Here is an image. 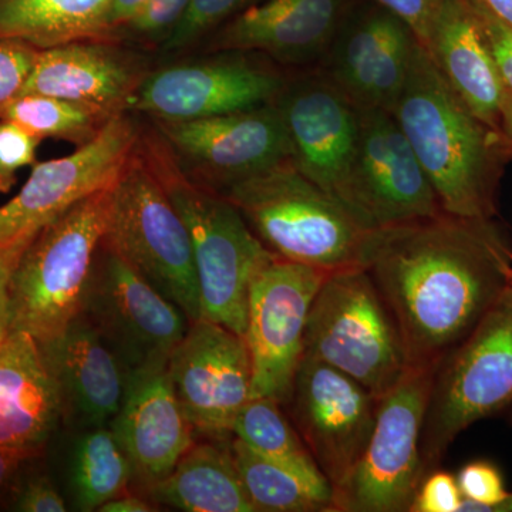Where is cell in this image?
Segmentation results:
<instances>
[{
  "mask_svg": "<svg viewBox=\"0 0 512 512\" xmlns=\"http://www.w3.org/2000/svg\"><path fill=\"white\" fill-rule=\"evenodd\" d=\"M143 77L123 50L99 40H80L40 50L22 94H43L124 113Z\"/></svg>",
  "mask_w": 512,
  "mask_h": 512,
  "instance_id": "cell-23",
  "label": "cell"
},
{
  "mask_svg": "<svg viewBox=\"0 0 512 512\" xmlns=\"http://www.w3.org/2000/svg\"><path fill=\"white\" fill-rule=\"evenodd\" d=\"M272 254L330 274L362 266L370 231L291 160L224 192Z\"/></svg>",
  "mask_w": 512,
  "mask_h": 512,
  "instance_id": "cell-4",
  "label": "cell"
},
{
  "mask_svg": "<svg viewBox=\"0 0 512 512\" xmlns=\"http://www.w3.org/2000/svg\"><path fill=\"white\" fill-rule=\"evenodd\" d=\"M111 0H0V39L37 49L111 36Z\"/></svg>",
  "mask_w": 512,
  "mask_h": 512,
  "instance_id": "cell-27",
  "label": "cell"
},
{
  "mask_svg": "<svg viewBox=\"0 0 512 512\" xmlns=\"http://www.w3.org/2000/svg\"><path fill=\"white\" fill-rule=\"evenodd\" d=\"M416 43L412 30L393 13H373L335 47L329 80L357 109L392 113Z\"/></svg>",
  "mask_w": 512,
  "mask_h": 512,
  "instance_id": "cell-20",
  "label": "cell"
},
{
  "mask_svg": "<svg viewBox=\"0 0 512 512\" xmlns=\"http://www.w3.org/2000/svg\"><path fill=\"white\" fill-rule=\"evenodd\" d=\"M40 49L16 39H0V113L22 94Z\"/></svg>",
  "mask_w": 512,
  "mask_h": 512,
  "instance_id": "cell-35",
  "label": "cell"
},
{
  "mask_svg": "<svg viewBox=\"0 0 512 512\" xmlns=\"http://www.w3.org/2000/svg\"><path fill=\"white\" fill-rule=\"evenodd\" d=\"M426 50L454 92L498 131L508 92L470 0H441Z\"/></svg>",
  "mask_w": 512,
  "mask_h": 512,
  "instance_id": "cell-24",
  "label": "cell"
},
{
  "mask_svg": "<svg viewBox=\"0 0 512 512\" xmlns=\"http://www.w3.org/2000/svg\"><path fill=\"white\" fill-rule=\"evenodd\" d=\"M40 231L26 232L19 237L0 241V302L8 301V288L10 278L18 266L20 258L32 244L33 239Z\"/></svg>",
  "mask_w": 512,
  "mask_h": 512,
  "instance_id": "cell-42",
  "label": "cell"
},
{
  "mask_svg": "<svg viewBox=\"0 0 512 512\" xmlns=\"http://www.w3.org/2000/svg\"><path fill=\"white\" fill-rule=\"evenodd\" d=\"M392 114L443 211L494 220L504 164L510 160L503 137L454 92L419 42Z\"/></svg>",
  "mask_w": 512,
  "mask_h": 512,
  "instance_id": "cell-2",
  "label": "cell"
},
{
  "mask_svg": "<svg viewBox=\"0 0 512 512\" xmlns=\"http://www.w3.org/2000/svg\"><path fill=\"white\" fill-rule=\"evenodd\" d=\"M281 77L244 59L180 63L147 74L127 110L157 121H188L255 109L284 90Z\"/></svg>",
  "mask_w": 512,
  "mask_h": 512,
  "instance_id": "cell-17",
  "label": "cell"
},
{
  "mask_svg": "<svg viewBox=\"0 0 512 512\" xmlns=\"http://www.w3.org/2000/svg\"><path fill=\"white\" fill-rule=\"evenodd\" d=\"M116 114L79 101L20 94L0 113V119L13 121L40 141L53 138L82 147L99 136Z\"/></svg>",
  "mask_w": 512,
  "mask_h": 512,
  "instance_id": "cell-31",
  "label": "cell"
},
{
  "mask_svg": "<svg viewBox=\"0 0 512 512\" xmlns=\"http://www.w3.org/2000/svg\"><path fill=\"white\" fill-rule=\"evenodd\" d=\"M109 426L130 461L133 480L147 491L170 476L197 437L175 396L167 365L130 373L123 406Z\"/></svg>",
  "mask_w": 512,
  "mask_h": 512,
  "instance_id": "cell-19",
  "label": "cell"
},
{
  "mask_svg": "<svg viewBox=\"0 0 512 512\" xmlns=\"http://www.w3.org/2000/svg\"><path fill=\"white\" fill-rule=\"evenodd\" d=\"M45 447H19L0 444V505L12 503L23 468L42 457Z\"/></svg>",
  "mask_w": 512,
  "mask_h": 512,
  "instance_id": "cell-41",
  "label": "cell"
},
{
  "mask_svg": "<svg viewBox=\"0 0 512 512\" xmlns=\"http://www.w3.org/2000/svg\"><path fill=\"white\" fill-rule=\"evenodd\" d=\"M275 104L288 131L293 165L352 214L350 178L359 109L335 84L322 79L284 87Z\"/></svg>",
  "mask_w": 512,
  "mask_h": 512,
  "instance_id": "cell-18",
  "label": "cell"
},
{
  "mask_svg": "<svg viewBox=\"0 0 512 512\" xmlns=\"http://www.w3.org/2000/svg\"><path fill=\"white\" fill-rule=\"evenodd\" d=\"M110 202L111 187L40 229L10 278L9 329L29 333L45 346L80 315L109 224Z\"/></svg>",
  "mask_w": 512,
  "mask_h": 512,
  "instance_id": "cell-5",
  "label": "cell"
},
{
  "mask_svg": "<svg viewBox=\"0 0 512 512\" xmlns=\"http://www.w3.org/2000/svg\"><path fill=\"white\" fill-rule=\"evenodd\" d=\"M376 2L387 12L393 13L406 23L417 42L427 49L441 0H376Z\"/></svg>",
  "mask_w": 512,
  "mask_h": 512,
  "instance_id": "cell-40",
  "label": "cell"
},
{
  "mask_svg": "<svg viewBox=\"0 0 512 512\" xmlns=\"http://www.w3.org/2000/svg\"><path fill=\"white\" fill-rule=\"evenodd\" d=\"M457 483L464 497L458 512H487L508 494L500 470L490 461L466 464L458 473Z\"/></svg>",
  "mask_w": 512,
  "mask_h": 512,
  "instance_id": "cell-33",
  "label": "cell"
},
{
  "mask_svg": "<svg viewBox=\"0 0 512 512\" xmlns=\"http://www.w3.org/2000/svg\"><path fill=\"white\" fill-rule=\"evenodd\" d=\"M9 330V302H0V338Z\"/></svg>",
  "mask_w": 512,
  "mask_h": 512,
  "instance_id": "cell-47",
  "label": "cell"
},
{
  "mask_svg": "<svg viewBox=\"0 0 512 512\" xmlns=\"http://www.w3.org/2000/svg\"><path fill=\"white\" fill-rule=\"evenodd\" d=\"M232 436L256 454L286 468L320 493L332 495V485L320 473L284 406L269 397L251 399L237 414Z\"/></svg>",
  "mask_w": 512,
  "mask_h": 512,
  "instance_id": "cell-28",
  "label": "cell"
},
{
  "mask_svg": "<svg viewBox=\"0 0 512 512\" xmlns=\"http://www.w3.org/2000/svg\"><path fill=\"white\" fill-rule=\"evenodd\" d=\"M150 0H111L109 10V28L111 35L113 30L121 28L126 25L128 20L133 18L134 15L143 8L144 5Z\"/></svg>",
  "mask_w": 512,
  "mask_h": 512,
  "instance_id": "cell-43",
  "label": "cell"
},
{
  "mask_svg": "<svg viewBox=\"0 0 512 512\" xmlns=\"http://www.w3.org/2000/svg\"><path fill=\"white\" fill-rule=\"evenodd\" d=\"M140 148L190 232L201 319L245 336L252 281L276 255L227 197L184 173L163 140H140Z\"/></svg>",
  "mask_w": 512,
  "mask_h": 512,
  "instance_id": "cell-3",
  "label": "cell"
},
{
  "mask_svg": "<svg viewBox=\"0 0 512 512\" xmlns=\"http://www.w3.org/2000/svg\"><path fill=\"white\" fill-rule=\"evenodd\" d=\"M248 0H190L187 12L164 42L165 52H178L197 42Z\"/></svg>",
  "mask_w": 512,
  "mask_h": 512,
  "instance_id": "cell-32",
  "label": "cell"
},
{
  "mask_svg": "<svg viewBox=\"0 0 512 512\" xmlns=\"http://www.w3.org/2000/svg\"><path fill=\"white\" fill-rule=\"evenodd\" d=\"M42 349L59 384L64 416L72 414L84 427L110 424L123 406L130 373L82 313Z\"/></svg>",
  "mask_w": 512,
  "mask_h": 512,
  "instance_id": "cell-21",
  "label": "cell"
},
{
  "mask_svg": "<svg viewBox=\"0 0 512 512\" xmlns=\"http://www.w3.org/2000/svg\"><path fill=\"white\" fill-rule=\"evenodd\" d=\"M232 439H195L170 476L148 491L151 501L187 512H256L235 466Z\"/></svg>",
  "mask_w": 512,
  "mask_h": 512,
  "instance_id": "cell-26",
  "label": "cell"
},
{
  "mask_svg": "<svg viewBox=\"0 0 512 512\" xmlns=\"http://www.w3.org/2000/svg\"><path fill=\"white\" fill-rule=\"evenodd\" d=\"M463 500L457 477L437 468L424 478L410 512H458Z\"/></svg>",
  "mask_w": 512,
  "mask_h": 512,
  "instance_id": "cell-38",
  "label": "cell"
},
{
  "mask_svg": "<svg viewBox=\"0 0 512 512\" xmlns=\"http://www.w3.org/2000/svg\"><path fill=\"white\" fill-rule=\"evenodd\" d=\"M359 116L350 178L353 217L377 229L441 214L436 191L393 114L369 109Z\"/></svg>",
  "mask_w": 512,
  "mask_h": 512,
  "instance_id": "cell-14",
  "label": "cell"
},
{
  "mask_svg": "<svg viewBox=\"0 0 512 512\" xmlns=\"http://www.w3.org/2000/svg\"><path fill=\"white\" fill-rule=\"evenodd\" d=\"M487 512H512V493H508L503 501L488 508Z\"/></svg>",
  "mask_w": 512,
  "mask_h": 512,
  "instance_id": "cell-48",
  "label": "cell"
},
{
  "mask_svg": "<svg viewBox=\"0 0 512 512\" xmlns=\"http://www.w3.org/2000/svg\"><path fill=\"white\" fill-rule=\"evenodd\" d=\"M232 454L245 493L256 512H336L332 495L320 493L235 437Z\"/></svg>",
  "mask_w": 512,
  "mask_h": 512,
  "instance_id": "cell-30",
  "label": "cell"
},
{
  "mask_svg": "<svg viewBox=\"0 0 512 512\" xmlns=\"http://www.w3.org/2000/svg\"><path fill=\"white\" fill-rule=\"evenodd\" d=\"M154 503H148L147 500L141 498L140 495L128 493L120 495V497L113 498L107 501L106 504L101 505L99 511L101 512H151L156 511Z\"/></svg>",
  "mask_w": 512,
  "mask_h": 512,
  "instance_id": "cell-44",
  "label": "cell"
},
{
  "mask_svg": "<svg viewBox=\"0 0 512 512\" xmlns=\"http://www.w3.org/2000/svg\"><path fill=\"white\" fill-rule=\"evenodd\" d=\"M138 143L133 121L119 113L70 156L33 165L18 195L0 205V241L40 231L77 202L113 187Z\"/></svg>",
  "mask_w": 512,
  "mask_h": 512,
  "instance_id": "cell-15",
  "label": "cell"
},
{
  "mask_svg": "<svg viewBox=\"0 0 512 512\" xmlns=\"http://www.w3.org/2000/svg\"><path fill=\"white\" fill-rule=\"evenodd\" d=\"M512 421V305L507 293L461 345L437 365L421 431L424 478L477 421Z\"/></svg>",
  "mask_w": 512,
  "mask_h": 512,
  "instance_id": "cell-8",
  "label": "cell"
},
{
  "mask_svg": "<svg viewBox=\"0 0 512 512\" xmlns=\"http://www.w3.org/2000/svg\"><path fill=\"white\" fill-rule=\"evenodd\" d=\"M434 370L410 366L399 383L379 397L365 451L335 494L336 512H410L424 480L421 431Z\"/></svg>",
  "mask_w": 512,
  "mask_h": 512,
  "instance_id": "cell-9",
  "label": "cell"
},
{
  "mask_svg": "<svg viewBox=\"0 0 512 512\" xmlns=\"http://www.w3.org/2000/svg\"><path fill=\"white\" fill-rule=\"evenodd\" d=\"M377 403L379 397L352 377L303 357L284 407L335 494L365 451Z\"/></svg>",
  "mask_w": 512,
  "mask_h": 512,
  "instance_id": "cell-13",
  "label": "cell"
},
{
  "mask_svg": "<svg viewBox=\"0 0 512 512\" xmlns=\"http://www.w3.org/2000/svg\"><path fill=\"white\" fill-rule=\"evenodd\" d=\"M303 357L335 367L376 397L407 372L402 333L365 268L339 269L323 279L309 311Z\"/></svg>",
  "mask_w": 512,
  "mask_h": 512,
  "instance_id": "cell-6",
  "label": "cell"
},
{
  "mask_svg": "<svg viewBox=\"0 0 512 512\" xmlns=\"http://www.w3.org/2000/svg\"><path fill=\"white\" fill-rule=\"evenodd\" d=\"M494 15L512 26V0H481Z\"/></svg>",
  "mask_w": 512,
  "mask_h": 512,
  "instance_id": "cell-46",
  "label": "cell"
},
{
  "mask_svg": "<svg viewBox=\"0 0 512 512\" xmlns=\"http://www.w3.org/2000/svg\"><path fill=\"white\" fill-rule=\"evenodd\" d=\"M167 372L195 436L234 437L232 424L252 392L244 336L210 320L192 322L171 353Z\"/></svg>",
  "mask_w": 512,
  "mask_h": 512,
  "instance_id": "cell-16",
  "label": "cell"
},
{
  "mask_svg": "<svg viewBox=\"0 0 512 512\" xmlns=\"http://www.w3.org/2000/svg\"><path fill=\"white\" fill-rule=\"evenodd\" d=\"M157 128L184 173L218 192L291 160L275 101L207 119L158 121Z\"/></svg>",
  "mask_w": 512,
  "mask_h": 512,
  "instance_id": "cell-12",
  "label": "cell"
},
{
  "mask_svg": "<svg viewBox=\"0 0 512 512\" xmlns=\"http://www.w3.org/2000/svg\"><path fill=\"white\" fill-rule=\"evenodd\" d=\"M62 416L59 384L42 346L9 329L0 338V444L45 447Z\"/></svg>",
  "mask_w": 512,
  "mask_h": 512,
  "instance_id": "cell-22",
  "label": "cell"
},
{
  "mask_svg": "<svg viewBox=\"0 0 512 512\" xmlns=\"http://www.w3.org/2000/svg\"><path fill=\"white\" fill-rule=\"evenodd\" d=\"M12 510L20 512L67 511L63 495L47 476H33L19 480L12 498Z\"/></svg>",
  "mask_w": 512,
  "mask_h": 512,
  "instance_id": "cell-39",
  "label": "cell"
},
{
  "mask_svg": "<svg viewBox=\"0 0 512 512\" xmlns=\"http://www.w3.org/2000/svg\"><path fill=\"white\" fill-rule=\"evenodd\" d=\"M0 507H2V505H0Z\"/></svg>",
  "mask_w": 512,
  "mask_h": 512,
  "instance_id": "cell-50",
  "label": "cell"
},
{
  "mask_svg": "<svg viewBox=\"0 0 512 512\" xmlns=\"http://www.w3.org/2000/svg\"><path fill=\"white\" fill-rule=\"evenodd\" d=\"M188 6L190 0H150L121 28L144 39L164 37L165 42L184 18Z\"/></svg>",
  "mask_w": 512,
  "mask_h": 512,
  "instance_id": "cell-36",
  "label": "cell"
},
{
  "mask_svg": "<svg viewBox=\"0 0 512 512\" xmlns=\"http://www.w3.org/2000/svg\"><path fill=\"white\" fill-rule=\"evenodd\" d=\"M40 140L13 121L0 119V194L15 187L20 170L36 164Z\"/></svg>",
  "mask_w": 512,
  "mask_h": 512,
  "instance_id": "cell-34",
  "label": "cell"
},
{
  "mask_svg": "<svg viewBox=\"0 0 512 512\" xmlns=\"http://www.w3.org/2000/svg\"><path fill=\"white\" fill-rule=\"evenodd\" d=\"M340 8L342 0H268L232 20L215 47L259 50L281 62H308L335 35Z\"/></svg>",
  "mask_w": 512,
  "mask_h": 512,
  "instance_id": "cell-25",
  "label": "cell"
},
{
  "mask_svg": "<svg viewBox=\"0 0 512 512\" xmlns=\"http://www.w3.org/2000/svg\"><path fill=\"white\" fill-rule=\"evenodd\" d=\"M133 468L116 434L106 426L86 427L74 444L70 491L76 510L99 511L101 505L128 493Z\"/></svg>",
  "mask_w": 512,
  "mask_h": 512,
  "instance_id": "cell-29",
  "label": "cell"
},
{
  "mask_svg": "<svg viewBox=\"0 0 512 512\" xmlns=\"http://www.w3.org/2000/svg\"><path fill=\"white\" fill-rule=\"evenodd\" d=\"M470 2L476 10L505 89L508 94H512V26L494 15L481 0Z\"/></svg>",
  "mask_w": 512,
  "mask_h": 512,
  "instance_id": "cell-37",
  "label": "cell"
},
{
  "mask_svg": "<svg viewBox=\"0 0 512 512\" xmlns=\"http://www.w3.org/2000/svg\"><path fill=\"white\" fill-rule=\"evenodd\" d=\"M362 268L389 306L410 366L437 367L512 286V249L494 220L441 212L370 231Z\"/></svg>",
  "mask_w": 512,
  "mask_h": 512,
  "instance_id": "cell-1",
  "label": "cell"
},
{
  "mask_svg": "<svg viewBox=\"0 0 512 512\" xmlns=\"http://www.w3.org/2000/svg\"><path fill=\"white\" fill-rule=\"evenodd\" d=\"M104 244L123 258L190 322L201 319V295L190 232L140 143L111 187Z\"/></svg>",
  "mask_w": 512,
  "mask_h": 512,
  "instance_id": "cell-7",
  "label": "cell"
},
{
  "mask_svg": "<svg viewBox=\"0 0 512 512\" xmlns=\"http://www.w3.org/2000/svg\"><path fill=\"white\" fill-rule=\"evenodd\" d=\"M326 275L279 256L255 275L244 336L252 363L251 399L288 402L305 353L309 311Z\"/></svg>",
  "mask_w": 512,
  "mask_h": 512,
  "instance_id": "cell-11",
  "label": "cell"
},
{
  "mask_svg": "<svg viewBox=\"0 0 512 512\" xmlns=\"http://www.w3.org/2000/svg\"><path fill=\"white\" fill-rule=\"evenodd\" d=\"M507 298H508V301H510L511 305H512V286L510 289H508L507 291Z\"/></svg>",
  "mask_w": 512,
  "mask_h": 512,
  "instance_id": "cell-49",
  "label": "cell"
},
{
  "mask_svg": "<svg viewBox=\"0 0 512 512\" xmlns=\"http://www.w3.org/2000/svg\"><path fill=\"white\" fill-rule=\"evenodd\" d=\"M82 315L128 373L168 365L190 319L101 242L84 293Z\"/></svg>",
  "mask_w": 512,
  "mask_h": 512,
  "instance_id": "cell-10",
  "label": "cell"
},
{
  "mask_svg": "<svg viewBox=\"0 0 512 512\" xmlns=\"http://www.w3.org/2000/svg\"><path fill=\"white\" fill-rule=\"evenodd\" d=\"M498 131H500L501 137H503L508 157L512 158V94H508L507 99L504 101Z\"/></svg>",
  "mask_w": 512,
  "mask_h": 512,
  "instance_id": "cell-45",
  "label": "cell"
}]
</instances>
